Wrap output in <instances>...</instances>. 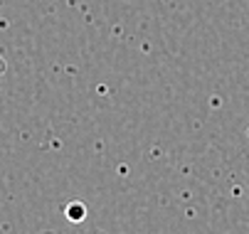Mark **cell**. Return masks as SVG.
Returning a JSON list of instances; mask_svg holds the SVG:
<instances>
[{
  "mask_svg": "<svg viewBox=\"0 0 249 234\" xmlns=\"http://www.w3.org/2000/svg\"><path fill=\"white\" fill-rule=\"evenodd\" d=\"M3 72H5V59L0 57V77H3Z\"/></svg>",
  "mask_w": 249,
  "mask_h": 234,
  "instance_id": "6da1fadb",
  "label": "cell"
}]
</instances>
